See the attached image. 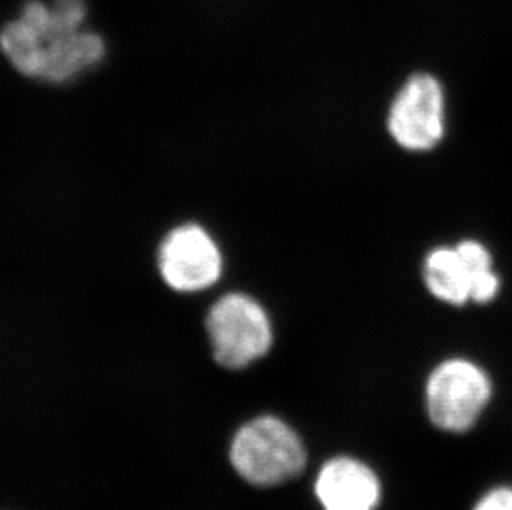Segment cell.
Instances as JSON below:
<instances>
[{"instance_id": "7", "label": "cell", "mask_w": 512, "mask_h": 510, "mask_svg": "<svg viewBox=\"0 0 512 510\" xmlns=\"http://www.w3.org/2000/svg\"><path fill=\"white\" fill-rule=\"evenodd\" d=\"M315 494L325 510H373L380 501V482L367 464L335 458L320 469Z\"/></svg>"}, {"instance_id": "9", "label": "cell", "mask_w": 512, "mask_h": 510, "mask_svg": "<svg viewBox=\"0 0 512 510\" xmlns=\"http://www.w3.org/2000/svg\"><path fill=\"white\" fill-rule=\"evenodd\" d=\"M468 265L471 274V300L478 304H486L498 295L499 279L493 272V262L488 249L476 241H463L456 246Z\"/></svg>"}, {"instance_id": "10", "label": "cell", "mask_w": 512, "mask_h": 510, "mask_svg": "<svg viewBox=\"0 0 512 510\" xmlns=\"http://www.w3.org/2000/svg\"><path fill=\"white\" fill-rule=\"evenodd\" d=\"M474 510H512V489H494L479 501Z\"/></svg>"}, {"instance_id": "1", "label": "cell", "mask_w": 512, "mask_h": 510, "mask_svg": "<svg viewBox=\"0 0 512 510\" xmlns=\"http://www.w3.org/2000/svg\"><path fill=\"white\" fill-rule=\"evenodd\" d=\"M0 50L24 77L67 83L105 58V40L68 24L44 0H27L19 17L0 30Z\"/></svg>"}, {"instance_id": "8", "label": "cell", "mask_w": 512, "mask_h": 510, "mask_svg": "<svg viewBox=\"0 0 512 510\" xmlns=\"http://www.w3.org/2000/svg\"><path fill=\"white\" fill-rule=\"evenodd\" d=\"M425 282L431 294L446 304L471 300V274L456 247H440L426 257Z\"/></svg>"}, {"instance_id": "2", "label": "cell", "mask_w": 512, "mask_h": 510, "mask_svg": "<svg viewBox=\"0 0 512 510\" xmlns=\"http://www.w3.org/2000/svg\"><path fill=\"white\" fill-rule=\"evenodd\" d=\"M231 462L237 474L254 486H277L304 469V444L281 419L261 416L237 431Z\"/></svg>"}, {"instance_id": "5", "label": "cell", "mask_w": 512, "mask_h": 510, "mask_svg": "<svg viewBox=\"0 0 512 510\" xmlns=\"http://www.w3.org/2000/svg\"><path fill=\"white\" fill-rule=\"evenodd\" d=\"M158 267L168 287L181 294H196L221 279L223 254L206 229L184 224L161 242Z\"/></svg>"}, {"instance_id": "6", "label": "cell", "mask_w": 512, "mask_h": 510, "mask_svg": "<svg viewBox=\"0 0 512 510\" xmlns=\"http://www.w3.org/2000/svg\"><path fill=\"white\" fill-rule=\"evenodd\" d=\"M388 130L406 150L435 148L445 135V97L440 82L426 73L413 75L390 108Z\"/></svg>"}, {"instance_id": "3", "label": "cell", "mask_w": 512, "mask_h": 510, "mask_svg": "<svg viewBox=\"0 0 512 510\" xmlns=\"http://www.w3.org/2000/svg\"><path fill=\"white\" fill-rule=\"evenodd\" d=\"M214 358L229 370H241L266 357L272 347L271 320L256 300L244 294L221 297L206 318Z\"/></svg>"}, {"instance_id": "4", "label": "cell", "mask_w": 512, "mask_h": 510, "mask_svg": "<svg viewBox=\"0 0 512 510\" xmlns=\"http://www.w3.org/2000/svg\"><path fill=\"white\" fill-rule=\"evenodd\" d=\"M491 398V381L468 360H448L431 373L426 386L428 413L438 428L464 433L478 421Z\"/></svg>"}]
</instances>
